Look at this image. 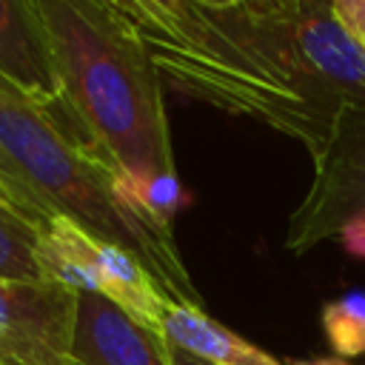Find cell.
I'll list each match as a JSON object with an SVG mask.
<instances>
[{"label": "cell", "instance_id": "10", "mask_svg": "<svg viewBox=\"0 0 365 365\" xmlns=\"http://www.w3.org/2000/svg\"><path fill=\"white\" fill-rule=\"evenodd\" d=\"M0 279L43 285L48 282L40 265V228L0 200Z\"/></svg>", "mask_w": 365, "mask_h": 365}, {"label": "cell", "instance_id": "5", "mask_svg": "<svg viewBox=\"0 0 365 365\" xmlns=\"http://www.w3.org/2000/svg\"><path fill=\"white\" fill-rule=\"evenodd\" d=\"M40 265L48 282L74 294H103L151 328H160L163 308L171 299L143 259L88 234L68 217H54L46 228H40Z\"/></svg>", "mask_w": 365, "mask_h": 365}, {"label": "cell", "instance_id": "15", "mask_svg": "<svg viewBox=\"0 0 365 365\" xmlns=\"http://www.w3.org/2000/svg\"><path fill=\"white\" fill-rule=\"evenodd\" d=\"M240 6L259 11V14H297L311 9H328L331 0H242Z\"/></svg>", "mask_w": 365, "mask_h": 365}, {"label": "cell", "instance_id": "2", "mask_svg": "<svg viewBox=\"0 0 365 365\" xmlns=\"http://www.w3.org/2000/svg\"><path fill=\"white\" fill-rule=\"evenodd\" d=\"M60 106L125 185L177 177L160 68L143 31L108 0H34Z\"/></svg>", "mask_w": 365, "mask_h": 365}, {"label": "cell", "instance_id": "7", "mask_svg": "<svg viewBox=\"0 0 365 365\" xmlns=\"http://www.w3.org/2000/svg\"><path fill=\"white\" fill-rule=\"evenodd\" d=\"M68 365H174L171 342L94 291H77Z\"/></svg>", "mask_w": 365, "mask_h": 365}, {"label": "cell", "instance_id": "18", "mask_svg": "<svg viewBox=\"0 0 365 365\" xmlns=\"http://www.w3.org/2000/svg\"><path fill=\"white\" fill-rule=\"evenodd\" d=\"M191 3H197V6H202V9H234V6H240L242 0H191Z\"/></svg>", "mask_w": 365, "mask_h": 365}, {"label": "cell", "instance_id": "3", "mask_svg": "<svg viewBox=\"0 0 365 365\" xmlns=\"http://www.w3.org/2000/svg\"><path fill=\"white\" fill-rule=\"evenodd\" d=\"M0 148L20 168L54 217L131 251L177 302L202 305L182 265L171 228L143 214L123 188L120 171L66 114L20 88L0 71Z\"/></svg>", "mask_w": 365, "mask_h": 365}, {"label": "cell", "instance_id": "9", "mask_svg": "<svg viewBox=\"0 0 365 365\" xmlns=\"http://www.w3.org/2000/svg\"><path fill=\"white\" fill-rule=\"evenodd\" d=\"M160 331L171 345L200 356L208 365H285L237 331L211 319L202 305L168 299L163 308Z\"/></svg>", "mask_w": 365, "mask_h": 365}, {"label": "cell", "instance_id": "12", "mask_svg": "<svg viewBox=\"0 0 365 365\" xmlns=\"http://www.w3.org/2000/svg\"><path fill=\"white\" fill-rule=\"evenodd\" d=\"M143 34L185 40L191 29V0H108Z\"/></svg>", "mask_w": 365, "mask_h": 365}, {"label": "cell", "instance_id": "13", "mask_svg": "<svg viewBox=\"0 0 365 365\" xmlns=\"http://www.w3.org/2000/svg\"><path fill=\"white\" fill-rule=\"evenodd\" d=\"M0 200L9 202L14 211H20L37 228H46L54 220V214L46 208V202L37 197V191L26 182L20 168L3 154V148H0Z\"/></svg>", "mask_w": 365, "mask_h": 365}, {"label": "cell", "instance_id": "17", "mask_svg": "<svg viewBox=\"0 0 365 365\" xmlns=\"http://www.w3.org/2000/svg\"><path fill=\"white\" fill-rule=\"evenodd\" d=\"M291 365H351V362L339 359V356H317V359H297Z\"/></svg>", "mask_w": 365, "mask_h": 365}, {"label": "cell", "instance_id": "19", "mask_svg": "<svg viewBox=\"0 0 365 365\" xmlns=\"http://www.w3.org/2000/svg\"><path fill=\"white\" fill-rule=\"evenodd\" d=\"M0 365H20V362H14V359H6V356H0Z\"/></svg>", "mask_w": 365, "mask_h": 365}, {"label": "cell", "instance_id": "4", "mask_svg": "<svg viewBox=\"0 0 365 365\" xmlns=\"http://www.w3.org/2000/svg\"><path fill=\"white\" fill-rule=\"evenodd\" d=\"M311 163V182L288 217L285 248L302 254L339 240L348 254L365 257V117L339 123Z\"/></svg>", "mask_w": 365, "mask_h": 365}, {"label": "cell", "instance_id": "6", "mask_svg": "<svg viewBox=\"0 0 365 365\" xmlns=\"http://www.w3.org/2000/svg\"><path fill=\"white\" fill-rule=\"evenodd\" d=\"M77 294L0 279V356L20 365H68Z\"/></svg>", "mask_w": 365, "mask_h": 365}, {"label": "cell", "instance_id": "16", "mask_svg": "<svg viewBox=\"0 0 365 365\" xmlns=\"http://www.w3.org/2000/svg\"><path fill=\"white\" fill-rule=\"evenodd\" d=\"M171 362H174V365H208V362H202L200 356H194V354H188V351H182V348H177V345H171Z\"/></svg>", "mask_w": 365, "mask_h": 365}, {"label": "cell", "instance_id": "8", "mask_svg": "<svg viewBox=\"0 0 365 365\" xmlns=\"http://www.w3.org/2000/svg\"><path fill=\"white\" fill-rule=\"evenodd\" d=\"M0 71L31 97L54 106L60 86L34 0H0Z\"/></svg>", "mask_w": 365, "mask_h": 365}, {"label": "cell", "instance_id": "14", "mask_svg": "<svg viewBox=\"0 0 365 365\" xmlns=\"http://www.w3.org/2000/svg\"><path fill=\"white\" fill-rule=\"evenodd\" d=\"M331 14L365 54V0H331Z\"/></svg>", "mask_w": 365, "mask_h": 365}, {"label": "cell", "instance_id": "1", "mask_svg": "<svg viewBox=\"0 0 365 365\" xmlns=\"http://www.w3.org/2000/svg\"><path fill=\"white\" fill-rule=\"evenodd\" d=\"M143 37L182 97L265 123L297 140L311 160L339 123L365 117V54L331 6L259 14L194 3L185 40Z\"/></svg>", "mask_w": 365, "mask_h": 365}, {"label": "cell", "instance_id": "11", "mask_svg": "<svg viewBox=\"0 0 365 365\" xmlns=\"http://www.w3.org/2000/svg\"><path fill=\"white\" fill-rule=\"evenodd\" d=\"M322 331L339 359L365 354V291H348L322 305Z\"/></svg>", "mask_w": 365, "mask_h": 365}]
</instances>
